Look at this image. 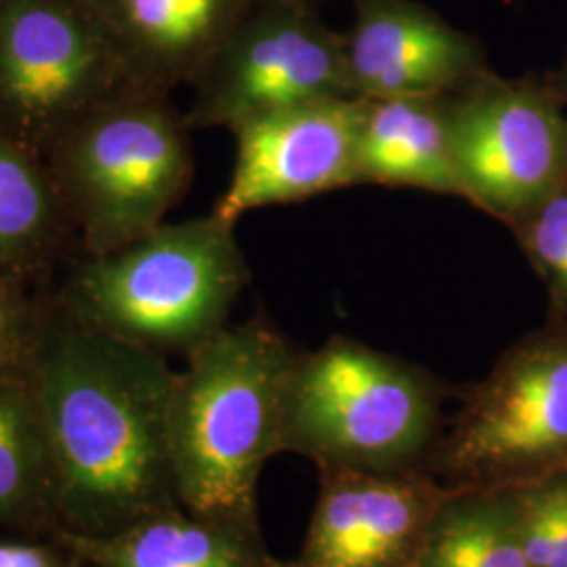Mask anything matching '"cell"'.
Returning a JSON list of instances; mask_svg holds the SVG:
<instances>
[{"mask_svg": "<svg viewBox=\"0 0 567 567\" xmlns=\"http://www.w3.org/2000/svg\"><path fill=\"white\" fill-rule=\"evenodd\" d=\"M133 86L86 0H0V131L47 161L93 110Z\"/></svg>", "mask_w": 567, "mask_h": 567, "instance_id": "obj_7", "label": "cell"}, {"mask_svg": "<svg viewBox=\"0 0 567 567\" xmlns=\"http://www.w3.org/2000/svg\"><path fill=\"white\" fill-rule=\"evenodd\" d=\"M513 494L529 567H567V473Z\"/></svg>", "mask_w": 567, "mask_h": 567, "instance_id": "obj_19", "label": "cell"}, {"mask_svg": "<svg viewBox=\"0 0 567 567\" xmlns=\"http://www.w3.org/2000/svg\"><path fill=\"white\" fill-rule=\"evenodd\" d=\"M55 545L89 567H288L265 548L257 527L164 511L105 536L55 532Z\"/></svg>", "mask_w": 567, "mask_h": 567, "instance_id": "obj_14", "label": "cell"}, {"mask_svg": "<svg viewBox=\"0 0 567 567\" xmlns=\"http://www.w3.org/2000/svg\"><path fill=\"white\" fill-rule=\"evenodd\" d=\"M447 492L419 466L320 471L303 547L288 567H412Z\"/></svg>", "mask_w": 567, "mask_h": 567, "instance_id": "obj_11", "label": "cell"}, {"mask_svg": "<svg viewBox=\"0 0 567 567\" xmlns=\"http://www.w3.org/2000/svg\"><path fill=\"white\" fill-rule=\"evenodd\" d=\"M431 466L456 489H515L567 473V330L508 349L468 389Z\"/></svg>", "mask_w": 567, "mask_h": 567, "instance_id": "obj_6", "label": "cell"}, {"mask_svg": "<svg viewBox=\"0 0 567 567\" xmlns=\"http://www.w3.org/2000/svg\"><path fill=\"white\" fill-rule=\"evenodd\" d=\"M74 234L47 161L0 131V284L32 290Z\"/></svg>", "mask_w": 567, "mask_h": 567, "instance_id": "obj_16", "label": "cell"}, {"mask_svg": "<svg viewBox=\"0 0 567 567\" xmlns=\"http://www.w3.org/2000/svg\"><path fill=\"white\" fill-rule=\"evenodd\" d=\"M297 351L265 320L225 326L175 377L168 446L185 511L257 527L265 463L282 452L284 402Z\"/></svg>", "mask_w": 567, "mask_h": 567, "instance_id": "obj_2", "label": "cell"}, {"mask_svg": "<svg viewBox=\"0 0 567 567\" xmlns=\"http://www.w3.org/2000/svg\"><path fill=\"white\" fill-rule=\"evenodd\" d=\"M189 124L168 93L128 86L47 156L82 255L97 257L166 224L194 177Z\"/></svg>", "mask_w": 567, "mask_h": 567, "instance_id": "obj_5", "label": "cell"}, {"mask_svg": "<svg viewBox=\"0 0 567 567\" xmlns=\"http://www.w3.org/2000/svg\"><path fill=\"white\" fill-rule=\"evenodd\" d=\"M189 128H238L292 105L351 97L344 34L307 0H252L192 81Z\"/></svg>", "mask_w": 567, "mask_h": 567, "instance_id": "obj_8", "label": "cell"}, {"mask_svg": "<svg viewBox=\"0 0 567 567\" xmlns=\"http://www.w3.org/2000/svg\"><path fill=\"white\" fill-rule=\"evenodd\" d=\"M234 227L210 213L82 255L53 301L110 337L187 355L224 330L250 278Z\"/></svg>", "mask_w": 567, "mask_h": 567, "instance_id": "obj_3", "label": "cell"}, {"mask_svg": "<svg viewBox=\"0 0 567 567\" xmlns=\"http://www.w3.org/2000/svg\"><path fill=\"white\" fill-rule=\"evenodd\" d=\"M79 559L65 548L42 543L0 540V567H79Z\"/></svg>", "mask_w": 567, "mask_h": 567, "instance_id": "obj_22", "label": "cell"}, {"mask_svg": "<svg viewBox=\"0 0 567 567\" xmlns=\"http://www.w3.org/2000/svg\"><path fill=\"white\" fill-rule=\"evenodd\" d=\"M358 182L458 196L446 97L362 100L355 147Z\"/></svg>", "mask_w": 567, "mask_h": 567, "instance_id": "obj_15", "label": "cell"}, {"mask_svg": "<svg viewBox=\"0 0 567 567\" xmlns=\"http://www.w3.org/2000/svg\"><path fill=\"white\" fill-rule=\"evenodd\" d=\"M412 567H529L513 489L450 487Z\"/></svg>", "mask_w": 567, "mask_h": 567, "instance_id": "obj_18", "label": "cell"}, {"mask_svg": "<svg viewBox=\"0 0 567 567\" xmlns=\"http://www.w3.org/2000/svg\"><path fill=\"white\" fill-rule=\"evenodd\" d=\"M307 2H318V0H307Z\"/></svg>", "mask_w": 567, "mask_h": 567, "instance_id": "obj_23", "label": "cell"}, {"mask_svg": "<svg viewBox=\"0 0 567 567\" xmlns=\"http://www.w3.org/2000/svg\"><path fill=\"white\" fill-rule=\"evenodd\" d=\"M513 229L553 301L567 313V183Z\"/></svg>", "mask_w": 567, "mask_h": 567, "instance_id": "obj_20", "label": "cell"}, {"mask_svg": "<svg viewBox=\"0 0 567 567\" xmlns=\"http://www.w3.org/2000/svg\"><path fill=\"white\" fill-rule=\"evenodd\" d=\"M362 100L328 97L244 122L236 163L213 213L236 225L246 213L274 204L303 203L360 185L355 166Z\"/></svg>", "mask_w": 567, "mask_h": 567, "instance_id": "obj_10", "label": "cell"}, {"mask_svg": "<svg viewBox=\"0 0 567 567\" xmlns=\"http://www.w3.org/2000/svg\"><path fill=\"white\" fill-rule=\"evenodd\" d=\"M25 374L51 463L55 532L105 536L182 507L168 446L177 370L163 353L82 324L51 299Z\"/></svg>", "mask_w": 567, "mask_h": 567, "instance_id": "obj_1", "label": "cell"}, {"mask_svg": "<svg viewBox=\"0 0 567 567\" xmlns=\"http://www.w3.org/2000/svg\"><path fill=\"white\" fill-rule=\"evenodd\" d=\"M344 34L351 97H446L489 72L477 39L416 0H351Z\"/></svg>", "mask_w": 567, "mask_h": 567, "instance_id": "obj_12", "label": "cell"}, {"mask_svg": "<svg viewBox=\"0 0 567 567\" xmlns=\"http://www.w3.org/2000/svg\"><path fill=\"white\" fill-rule=\"evenodd\" d=\"M49 307L51 299L0 284V370H25Z\"/></svg>", "mask_w": 567, "mask_h": 567, "instance_id": "obj_21", "label": "cell"}, {"mask_svg": "<svg viewBox=\"0 0 567 567\" xmlns=\"http://www.w3.org/2000/svg\"><path fill=\"white\" fill-rule=\"evenodd\" d=\"M440 383L423 368L349 337L297 351L284 402L282 452L326 468L419 466L440 433Z\"/></svg>", "mask_w": 567, "mask_h": 567, "instance_id": "obj_4", "label": "cell"}, {"mask_svg": "<svg viewBox=\"0 0 567 567\" xmlns=\"http://www.w3.org/2000/svg\"><path fill=\"white\" fill-rule=\"evenodd\" d=\"M0 526L58 529L41 414L25 370H0Z\"/></svg>", "mask_w": 567, "mask_h": 567, "instance_id": "obj_17", "label": "cell"}, {"mask_svg": "<svg viewBox=\"0 0 567 567\" xmlns=\"http://www.w3.org/2000/svg\"><path fill=\"white\" fill-rule=\"evenodd\" d=\"M137 89L192 84L252 0H86Z\"/></svg>", "mask_w": 567, "mask_h": 567, "instance_id": "obj_13", "label": "cell"}, {"mask_svg": "<svg viewBox=\"0 0 567 567\" xmlns=\"http://www.w3.org/2000/svg\"><path fill=\"white\" fill-rule=\"evenodd\" d=\"M461 198L519 224L567 183V121L540 84L492 72L446 95Z\"/></svg>", "mask_w": 567, "mask_h": 567, "instance_id": "obj_9", "label": "cell"}]
</instances>
